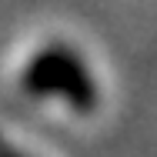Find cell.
Returning <instances> with one entry per match:
<instances>
[{"label":"cell","mask_w":157,"mask_h":157,"mask_svg":"<svg viewBox=\"0 0 157 157\" xmlns=\"http://www.w3.org/2000/svg\"><path fill=\"white\" fill-rule=\"evenodd\" d=\"M13 80L37 107L67 110L70 117L94 114L100 107V80L87 54L63 37H44L27 47L13 67Z\"/></svg>","instance_id":"6da1fadb"}]
</instances>
